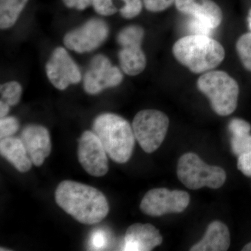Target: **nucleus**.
Wrapping results in <instances>:
<instances>
[{
    "label": "nucleus",
    "mask_w": 251,
    "mask_h": 251,
    "mask_svg": "<svg viewBox=\"0 0 251 251\" xmlns=\"http://www.w3.org/2000/svg\"><path fill=\"white\" fill-rule=\"evenodd\" d=\"M20 123L14 117H4L0 120V138L1 139L11 137L19 129Z\"/></svg>",
    "instance_id": "nucleus-23"
},
{
    "label": "nucleus",
    "mask_w": 251,
    "mask_h": 251,
    "mask_svg": "<svg viewBox=\"0 0 251 251\" xmlns=\"http://www.w3.org/2000/svg\"><path fill=\"white\" fill-rule=\"evenodd\" d=\"M1 100L9 104L10 106L17 105L22 95V87L16 81H10L0 87Z\"/></svg>",
    "instance_id": "nucleus-20"
},
{
    "label": "nucleus",
    "mask_w": 251,
    "mask_h": 251,
    "mask_svg": "<svg viewBox=\"0 0 251 251\" xmlns=\"http://www.w3.org/2000/svg\"><path fill=\"white\" fill-rule=\"evenodd\" d=\"M93 0H63L64 4L69 8L84 10L92 5Z\"/></svg>",
    "instance_id": "nucleus-29"
},
{
    "label": "nucleus",
    "mask_w": 251,
    "mask_h": 251,
    "mask_svg": "<svg viewBox=\"0 0 251 251\" xmlns=\"http://www.w3.org/2000/svg\"><path fill=\"white\" fill-rule=\"evenodd\" d=\"M170 120L159 110H141L133 119L132 128L135 139L147 153H152L161 146L166 138Z\"/></svg>",
    "instance_id": "nucleus-6"
},
{
    "label": "nucleus",
    "mask_w": 251,
    "mask_h": 251,
    "mask_svg": "<svg viewBox=\"0 0 251 251\" xmlns=\"http://www.w3.org/2000/svg\"><path fill=\"white\" fill-rule=\"evenodd\" d=\"M230 245V234L226 225L214 221L209 225L204 238L193 246L191 251H226Z\"/></svg>",
    "instance_id": "nucleus-15"
},
{
    "label": "nucleus",
    "mask_w": 251,
    "mask_h": 251,
    "mask_svg": "<svg viewBox=\"0 0 251 251\" xmlns=\"http://www.w3.org/2000/svg\"><path fill=\"white\" fill-rule=\"evenodd\" d=\"M119 61L122 72L130 76L139 75L147 65L146 56L141 46L122 48L119 52Z\"/></svg>",
    "instance_id": "nucleus-17"
},
{
    "label": "nucleus",
    "mask_w": 251,
    "mask_h": 251,
    "mask_svg": "<svg viewBox=\"0 0 251 251\" xmlns=\"http://www.w3.org/2000/svg\"><path fill=\"white\" fill-rule=\"evenodd\" d=\"M145 31L139 25H130L124 28L117 36V42L122 48L141 46Z\"/></svg>",
    "instance_id": "nucleus-19"
},
{
    "label": "nucleus",
    "mask_w": 251,
    "mask_h": 251,
    "mask_svg": "<svg viewBox=\"0 0 251 251\" xmlns=\"http://www.w3.org/2000/svg\"><path fill=\"white\" fill-rule=\"evenodd\" d=\"M175 6L181 13L191 15L209 29H216L222 23V11L212 0H176Z\"/></svg>",
    "instance_id": "nucleus-13"
},
{
    "label": "nucleus",
    "mask_w": 251,
    "mask_h": 251,
    "mask_svg": "<svg viewBox=\"0 0 251 251\" xmlns=\"http://www.w3.org/2000/svg\"><path fill=\"white\" fill-rule=\"evenodd\" d=\"M237 168L246 176H251V151L239 156Z\"/></svg>",
    "instance_id": "nucleus-28"
},
{
    "label": "nucleus",
    "mask_w": 251,
    "mask_h": 251,
    "mask_svg": "<svg viewBox=\"0 0 251 251\" xmlns=\"http://www.w3.org/2000/svg\"><path fill=\"white\" fill-rule=\"evenodd\" d=\"M229 129L232 135L245 134L250 133L251 126L245 120L235 118L229 122Z\"/></svg>",
    "instance_id": "nucleus-27"
},
{
    "label": "nucleus",
    "mask_w": 251,
    "mask_h": 251,
    "mask_svg": "<svg viewBox=\"0 0 251 251\" xmlns=\"http://www.w3.org/2000/svg\"><path fill=\"white\" fill-rule=\"evenodd\" d=\"M189 202L190 196L186 191L153 188L144 196L140 203V209L147 215L161 216L171 213L182 212Z\"/></svg>",
    "instance_id": "nucleus-7"
},
{
    "label": "nucleus",
    "mask_w": 251,
    "mask_h": 251,
    "mask_svg": "<svg viewBox=\"0 0 251 251\" xmlns=\"http://www.w3.org/2000/svg\"><path fill=\"white\" fill-rule=\"evenodd\" d=\"M163 237L151 224H135L127 229L125 249L127 251H150L161 245Z\"/></svg>",
    "instance_id": "nucleus-14"
},
{
    "label": "nucleus",
    "mask_w": 251,
    "mask_h": 251,
    "mask_svg": "<svg viewBox=\"0 0 251 251\" xmlns=\"http://www.w3.org/2000/svg\"><path fill=\"white\" fill-rule=\"evenodd\" d=\"M145 8L151 12H160L164 11L172 4H174L176 0H143Z\"/></svg>",
    "instance_id": "nucleus-26"
},
{
    "label": "nucleus",
    "mask_w": 251,
    "mask_h": 251,
    "mask_svg": "<svg viewBox=\"0 0 251 251\" xmlns=\"http://www.w3.org/2000/svg\"><path fill=\"white\" fill-rule=\"evenodd\" d=\"M125 5L120 9V14L126 19L136 17L141 12L143 3L141 0H122Z\"/></svg>",
    "instance_id": "nucleus-24"
},
{
    "label": "nucleus",
    "mask_w": 251,
    "mask_h": 251,
    "mask_svg": "<svg viewBox=\"0 0 251 251\" xmlns=\"http://www.w3.org/2000/svg\"><path fill=\"white\" fill-rule=\"evenodd\" d=\"M231 144L232 151L238 156L249 152L251 151V135L250 133H245L232 135Z\"/></svg>",
    "instance_id": "nucleus-22"
},
{
    "label": "nucleus",
    "mask_w": 251,
    "mask_h": 251,
    "mask_svg": "<svg viewBox=\"0 0 251 251\" xmlns=\"http://www.w3.org/2000/svg\"><path fill=\"white\" fill-rule=\"evenodd\" d=\"M0 153L20 173H27L31 169L32 162L21 138L11 136L1 139Z\"/></svg>",
    "instance_id": "nucleus-16"
},
{
    "label": "nucleus",
    "mask_w": 251,
    "mask_h": 251,
    "mask_svg": "<svg viewBox=\"0 0 251 251\" xmlns=\"http://www.w3.org/2000/svg\"><path fill=\"white\" fill-rule=\"evenodd\" d=\"M54 198L59 207L82 224H98L109 212L108 202L103 193L72 180L58 185Z\"/></svg>",
    "instance_id": "nucleus-1"
},
{
    "label": "nucleus",
    "mask_w": 251,
    "mask_h": 251,
    "mask_svg": "<svg viewBox=\"0 0 251 251\" xmlns=\"http://www.w3.org/2000/svg\"><path fill=\"white\" fill-rule=\"evenodd\" d=\"M198 90L209 99L216 114L227 116L237 107L239 88L237 81L222 71H209L198 80Z\"/></svg>",
    "instance_id": "nucleus-4"
},
{
    "label": "nucleus",
    "mask_w": 251,
    "mask_h": 251,
    "mask_svg": "<svg viewBox=\"0 0 251 251\" xmlns=\"http://www.w3.org/2000/svg\"><path fill=\"white\" fill-rule=\"evenodd\" d=\"M177 176L181 182L191 190L204 186L216 189L221 187L226 180L224 169L206 164L194 153H185L179 158Z\"/></svg>",
    "instance_id": "nucleus-5"
},
{
    "label": "nucleus",
    "mask_w": 251,
    "mask_h": 251,
    "mask_svg": "<svg viewBox=\"0 0 251 251\" xmlns=\"http://www.w3.org/2000/svg\"><path fill=\"white\" fill-rule=\"evenodd\" d=\"M123 74L112 65L108 57L97 54L91 61L83 80L84 90L87 94H97L105 89L117 87L123 80Z\"/></svg>",
    "instance_id": "nucleus-9"
},
{
    "label": "nucleus",
    "mask_w": 251,
    "mask_h": 251,
    "mask_svg": "<svg viewBox=\"0 0 251 251\" xmlns=\"http://www.w3.org/2000/svg\"><path fill=\"white\" fill-rule=\"evenodd\" d=\"M248 22H249V28H250L251 33V10L250 12H249V18H248Z\"/></svg>",
    "instance_id": "nucleus-33"
},
{
    "label": "nucleus",
    "mask_w": 251,
    "mask_h": 251,
    "mask_svg": "<svg viewBox=\"0 0 251 251\" xmlns=\"http://www.w3.org/2000/svg\"><path fill=\"white\" fill-rule=\"evenodd\" d=\"M106 239L103 232L101 231H97L92 237V244L96 249H101L106 244Z\"/></svg>",
    "instance_id": "nucleus-30"
},
{
    "label": "nucleus",
    "mask_w": 251,
    "mask_h": 251,
    "mask_svg": "<svg viewBox=\"0 0 251 251\" xmlns=\"http://www.w3.org/2000/svg\"><path fill=\"white\" fill-rule=\"evenodd\" d=\"M29 0H0V27L11 28L16 24Z\"/></svg>",
    "instance_id": "nucleus-18"
},
{
    "label": "nucleus",
    "mask_w": 251,
    "mask_h": 251,
    "mask_svg": "<svg viewBox=\"0 0 251 251\" xmlns=\"http://www.w3.org/2000/svg\"><path fill=\"white\" fill-rule=\"evenodd\" d=\"M77 156L81 166L89 175L102 176L108 173V160L106 151L93 131L85 130L81 135Z\"/></svg>",
    "instance_id": "nucleus-10"
},
{
    "label": "nucleus",
    "mask_w": 251,
    "mask_h": 251,
    "mask_svg": "<svg viewBox=\"0 0 251 251\" xmlns=\"http://www.w3.org/2000/svg\"><path fill=\"white\" fill-rule=\"evenodd\" d=\"M10 105L4 100H1L0 101V117H6L7 114L9 113Z\"/></svg>",
    "instance_id": "nucleus-31"
},
{
    "label": "nucleus",
    "mask_w": 251,
    "mask_h": 251,
    "mask_svg": "<svg viewBox=\"0 0 251 251\" xmlns=\"http://www.w3.org/2000/svg\"><path fill=\"white\" fill-rule=\"evenodd\" d=\"M108 34L107 23L103 20L92 18L80 27L68 32L64 36V44L71 50L85 53L100 47Z\"/></svg>",
    "instance_id": "nucleus-8"
},
{
    "label": "nucleus",
    "mask_w": 251,
    "mask_h": 251,
    "mask_svg": "<svg viewBox=\"0 0 251 251\" xmlns=\"http://www.w3.org/2000/svg\"><path fill=\"white\" fill-rule=\"evenodd\" d=\"M243 251H251V242L249 243V244H247L245 247H244V249H242Z\"/></svg>",
    "instance_id": "nucleus-32"
},
{
    "label": "nucleus",
    "mask_w": 251,
    "mask_h": 251,
    "mask_svg": "<svg viewBox=\"0 0 251 251\" xmlns=\"http://www.w3.org/2000/svg\"><path fill=\"white\" fill-rule=\"evenodd\" d=\"M236 48L243 65L251 72V33L243 34L237 41Z\"/></svg>",
    "instance_id": "nucleus-21"
},
{
    "label": "nucleus",
    "mask_w": 251,
    "mask_h": 251,
    "mask_svg": "<svg viewBox=\"0 0 251 251\" xmlns=\"http://www.w3.org/2000/svg\"><path fill=\"white\" fill-rule=\"evenodd\" d=\"M50 82L59 90L78 83L82 78L80 69L69 55L67 50L58 47L54 50L46 66Z\"/></svg>",
    "instance_id": "nucleus-11"
},
{
    "label": "nucleus",
    "mask_w": 251,
    "mask_h": 251,
    "mask_svg": "<svg viewBox=\"0 0 251 251\" xmlns=\"http://www.w3.org/2000/svg\"><path fill=\"white\" fill-rule=\"evenodd\" d=\"M92 129L112 161L117 163L128 161L135 137L128 121L116 114L103 113L94 120Z\"/></svg>",
    "instance_id": "nucleus-3"
},
{
    "label": "nucleus",
    "mask_w": 251,
    "mask_h": 251,
    "mask_svg": "<svg viewBox=\"0 0 251 251\" xmlns=\"http://www.w3.org/2000/svg\"><path fill=\"white\" fill-rule=\"evenodd\" d=\"M21 139L33 164L36 166L43 165L52 149L47 128L41 125H28L23 130Z\"/></svg>",
    "instance_id": "nucleus-12"
},
{
    "label": "nucleus",
    "mask_w": 251,
    "mask_h": 251,
    "mask_svg": "<svg viewBox=\"0 0 251 251\" xmlns=\"http://www.w3.org/2000/svg\"><path fill=\"white\" fill-rule=\"evenodd\" d=\"M92 6L96 12L100 16H112L118 11L113 0H93Z\"/></svg>",
    "instance_id": "nucleus-25"
},
{
    "label": "nucleus",
    "mask_w": 251,
    "mask_h": 251,
    "mask_svg": "<svg viewBox=\"0 0 251 251\" xmlns=\"http://www.w3.org/2000/svg\"><path fill=\"white\" fill-rule=\"evenodd\" d=\"M173 52L180 64L194 74L212 70L226 56L224 48L219 41L202 34L181 38L173 46Z\"/></svg>",
    "instance_id": "nucleus-2"
}]
</instances>
